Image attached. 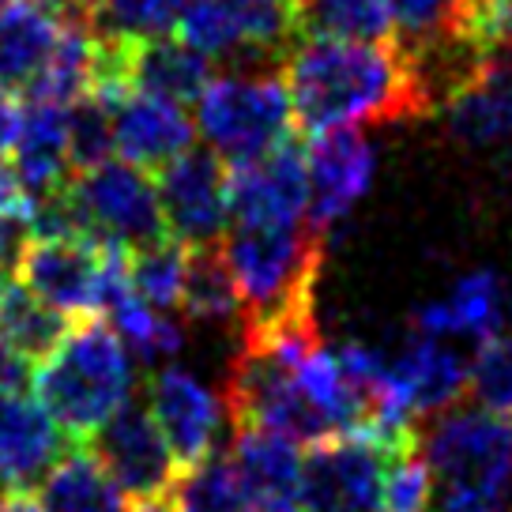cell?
<instances>
[{
  "label": "cell",
  "instance_id": "38",
  "mask_svg": "<svg viewBox=\"0 0 512 512\" xmlns=\"http://www.w3.org/2000/svg\"><path fill=\"white\" fill-rule=\"evenodd\" d=\"M132 512H177L170 501H147V505H136Z\"/></svg>",
  "mask_w": 512,
  "mask_h": 512
},
{
  "label": "cell",
  "instance_id": "14",
  "mask_svg": "<svg viewBox=\"0 0 512 512\" xmlns=\"http://www.w3.org/2000/svg\"><path fill=\"white\" fill-rule=\"evenodd\" d=\"M309 170V226L328 238V230L343 223L373 181V147L358 128L317 132L305 147Z\"/></svg>",
  "mask_w": 512,
  "mask_h": 512
},
{
  "label": "cell",
  "instance_id": "9",
  "mask_svg": "<svg viewBox=\"0 0 512 512\" xmlns=\"http://www.w3.org/2000/svg\"><path fill=\"white\" fill-rule=\"evenodd\" d=\"M110 245L83 234L27 238L16 256V283L68 320L95 317L102 309Z\"/></svg>",
  "mask_w": 512,
  "mask_h": 512
},
{
  "label": "cell",
  "instance_id": "13",
  "mask_svg": "<svg viewBox=\"0 0 512 512\" xmlns=\"http://www.w3.org/2000/svg\"><path fill=\"white\" fill-rule=\"evenodd\" d=\"M298 223H309V170L298 140H287L264 159L230 166V226Z\"/></svg>",
  "mask_w": 512,
  "mask_h": 512
},
{
  "label": "cell",
  "instance_id": "12",
  "mask_svg": "<svg viewBox=\"0 0 512 512\" xmlns=\"http://www.w3.org/2000/svg\"><path fill=\"white\" fill-rule=\"evenodd\" d=\"M147 407L159 422L166 445L174 452L177 467H196L219 452L226 403L219 392L185 366H159L147 381Z\"/></svg>",
  "mask_w": 512,
  "mask_h": 512
},
{
  "label": "cell",
  "instance_id": "40",
  "mask_svg": "<svg viewBox=\"0 0 512 512\" xmlns=\"http://www.w3.org/2000/svg\"><path fill=\"white\" fill-rule=\"evenodd\" d=\"M505 324H509V336H512V298H509V320Z\"/></svg>",
  "mask_w": 512,
  "mask_h": 512
},
{
  "label": "cell",
  "instance_id": "41",
  "mask_svg": "<svg viewBox=\"0 0 512 512\" xmlns=\"http://www.w3.org/2000/svg\"><path fill=\"white\" fill-rule=\"evenodd\" d=\"M0 294H4V290H0Z\"/></svg>",
  "mask_w": 512,
  "mask_h": 512
},
{
  "label": "cell",
  "instance_id": "32",
  "mask_svg": "<svg viewBox=\"0 0 512 512\" xmlns=\"http://www.w3.org/2000/svg\"><path fill=\"white\" fill-rule=\"evenodd\" d=\"M68 151L72 170H91L98 162L113 159V117L110 102L98 95H83L68 110Z\"/></svg>",
  "mask_w": 512,
  "mask_h": 512
},
{
  "label": "cell",
  "instance_id": "21",
  "mask_svg": "<svg viewBox=\"0 0 512 512\" xmlns=\"http://www.w3.org/2000/svg\"><path fill=\"white\" fill-rule=\"evenodd\" d=\"M64 19L46 12L42 4L23 0L12 8H0V91L27 95L46 64L57 53Z\"/></svg>",
  "mask_w": 512,
  "mask_h": 512
},
{
  "label": "cell",
  "instance_id": "2",
  "mask_svg": "<svg viewBox=\"0 0 512 512\" xmlns=\"http://www.w3.org/2000/svg\"><path fill=\"white\" fill-rule=\"evenodd\" d=\"M430 464V512H512V422L482 407H448L418 422Z\"/></svg>",
  "mask_w": 512,
  "mask_h": 512
},
{
  "label": "cell",
  "instance_id": "23",
  "mask_svg": "<svg viewBox=\"0 0 512 512\" xmlns=\"http://www.w3.org/2000/svg\"><path fill=\"white\" fill-rule=\"evenodd\" d=\"M38 505L46 512H132L128 494L87 445L64 448L61 460L38 482Z\"/></svg>",
  "mask_w": 512,
  "mask_h": 512
},
{
  "label": "cell",
  "instance_id": "8",
  "mask_svg": "<svg viewBox=\"0 0 512 512\" xmlns=\"http://www.w3.org/2000/svg\"><path fill=\"white\" fill-rule=\"evenodd\" d=\"M392 448L369 433H339L305 452L302 512H384Z\"/></svg>",
  "mask_w": 512,
  "mask_h": 512
},
{
  "label": "cell",
  "instance_id": "24",
  "mask_svg": "<svg viewBox=\"0 0 512 512\" xmlns=\"http://www.w3.org/2000/svg\"><path fill=\"white\" fill-rule=\"evenodd\" d=\"M189 0H83V23L98 42L140 46L155 38H170L185 16Z\"/></svg>",
  "mask_w": 512,
  "mask_h": 512
},
{
  "label": "cell",
  "instance_id": "7",
  "mask_svg": "<svg viewBox=\"0 0 512 512\" xmlns=\"http://www.w3.org/2000/svg\"><path fill=\"white\" fill-rule=\"evenodd\" d=\"M68 204L76 211L80 234L102 245L144 249L151 241L170 238L159 181L125 159H106L72 174Z\"/></svg>",
  "mask_w": 512,
  "mask_h": 512
},
{
  "label": "cell",
  "instance_id": "36",
  "mask_svg": "<svg viewBox=\"0 0 512 512\" xmlns=\"http://www.w3.org/2000/svg\"><path fill=\"white\" fill-rule=\"evenodd\" d=\"M19 125H23V106L16 102V95H4L0 91V162L16 151Z\"/></svg>",
  "mask_w": 512,
  "mask_h": 512
},
{
  "label": "cell",
  "instance_id": "22",
  "mask_svg": "<svg viewBox=\"0 0 512 512\" xmlns=\"http://www.w3.org/2000/svg\"><path fill=\"white\" fill-rule=\"evenodd\" d=\"M215 80V61L181 38H155L128 49V87L170 98L177 106H196Z\"/></svg>",
  "mask_w": 512,
  "mask_h": 512
},
{
  "label": "cell",
  "instance_id": "35",
  "mask_svg": "<svg viewBox=\"0 0 512 512\" xmlns=\"http://www.w3.org/2000/svg\"><path fill=\"white\" fill-rule=\"evenodd\" d=\"M23 241H27V226L19 219L0 215V290L8 287V275L16 272V256L23 249Z\"/></svg>",
  "mask_w": 512,
  "mask_h": 512
},
{
  "label": "cell",
  "instance_id": "19",
  "mask_svg": "<svg viewBox=\"0 0 512 512\" xmlns=\"http://www.w3.org/2000/svg\"><path fill=\"white\" fill-rule=\"evenodd\" d=\"M68 110L61 102L27 98L23 125L12 151V170L31 200H46L72 181V151H68Z\"/></svg>",
  "mask_w": 512,
  "mask_h": 512
},
{
  "label": "cell",
  "instance_id": "29",
  "mask_svg": "<svg viewBox=\"0 0 512 512\" xmlns=\"http://www.w3.org/2000/svg\"><path fill=\"white\" fill-rule=\"evenodd\" d=\"M170 505L177 512H249L245 494L230 471V460L219 452L177 475Z\"/></svg>",
  "mask_w": 512,
  "mask_h": 512
},
{
  "label": "cell",
  "instance_id": "31",
  "mask_svg": "<svg viewBox=\"0 0 512 512\" xmlns=\"http://www.w3.org/2000/svg\"><path fill=\"white\" fill-rule=\"evenodd\" d=\"M430 497L433 475L415 433L392 448L388 479H384V512H430Z\"/></svg>",
  "mask_w": 512,
  "mask_h": 512
},
{
  "label": "cell",
  "instance_id": "10",
  "mask_svg": "<svg viewBox=\"0 0 512 512\" xmlns=\"http://www.w3.org/2000/svg\"><path fill=\"white\" fill-rule=\"evenodd\" d=\"M87 448L98 456V464L110 471V479L128 494V501H170L177 486L174 452L162 437L151 407L140 400H128L113 418H106L87 441Z\"/></svg>",
  "mask_w": 512,
  "mask_h": 512
},
{
  "label": "cell",
  "instance_id": "34",
  "mask_svg": "<svg viewBox=\"0 0 512 512\" xmlns=\"http://www.w3.org/2000/svg\"><path fill=\"white\" fill-rule=\"evenodd\" d=\"M452 27L482 53H512V0H460Z\"/></svg>",
  "mask_w": 512,
  "mask_h": 512
},
{
  "label": "cell",
  "instance_id": "1",
  "mask_svg": "<svg viewBox=\"0 0 512 512\" xmlns=\"http://www.w3.org/2000/svg\"><path fill=\"white\" fill-rule=\"evenodd\" d=\"M283 83L294 125L309 136L430 113L411 61L396 42L305 34L283 64Z\"/></svg>",
  "mask_w": 512,
  "mask_h": 512
},
{
  "label": "cell",
  "instance_id": "17",
  "mask_svg": "<svg viewBox=\"0 0 512 512\" xmlns=\"http://www.w3.org/2000/svg\"><path fill=\"white\" fill-rule=\"evenodd\" d=\"M230 471L249 512H302V445L268 430H234Z\"/></svg>",
  "mask_w": 512,
  "mask_h": 512
},
{
  "label": "cell",
  "instance_id": "16",
  "mask_svg": "<svg viewBox=\"0 0 512 512\" xmlns=\"http://www.w3.org/2000/svg\"><path fill=\"white\" fill-rule=\"evenodd\" d=\"M72 445L34 392L0 396V497L27 494Z\"/></svg>",
  "mask_w": 512,
  "mask_h": 512
},
{
  "label": "cell",
  "instance_id": "11",
  "mask_svg": "<svg viewBox=\"0 0 512 512\" xmlns=\"http://www.w3.org/2000/svg\"><path fill=\"white\" fill-rule=\"evenodd\" d=\"M166 230L185 245H215L230 230V166L211 147H189L159 174Z\"/></svg>",
  "mask_w": 512,
  "mask_h": 512
},
{
  "label": "cell",
  "instance_id": "5",
  "mask_svg": "<svg viewBox=\"0 0 512 512\" xmlns=\"http://www.w3.org/2000/svg\"><path fill=\"white\" fill-rule=\"evenodd\" d=\"M177 34L215 64L238 72H272L268 64H279L283 72L309 31L302 0H189Z\"/></svg>",
  "mask_w": 512,
  "mask_h": 512
},
{
  "label": "cell",
  "instance_id": "15",
  "mask_svg": "<svg viewBox=\"0 0 512 512\" xmlns=\"http://www.w3.org/2000/svg\"><path fill=\"white\" fill-rule=\"evenodd\" d=\"M106 102H110L113 117V151L147 174L151 170L159 174L166 162L185 155L196 140V121L185 113V106H177L170 98L125 87L121 95L106 98Z\"/></svg>",
  "mask_w": 512,
  "mask_h": 512
},
{
  "label": "cell",
  "instance_id": "25",
  "mask_svg": "<svg viewBox=\"0 0 512 512\" xmlns=\"http://www.w3.org/2000/svg\"><path fill=\"white\" fill-rule=\"evenodd\" d=\"M181 309L196 324H234L241 317V290L223 253V241L189 245V275H185Z\"/></svg>",
  "mask_w": 512,
  "mask_h": 512
},
{
  "label": "cell",
  "instance_id": "20",
  "mask_svg": "<svg viewBox=\"0 0 512 512\" xmlns=\"http://www.w3.org/2000/svg\"><path fill=\"white\" fill-rule=\"evenodd\" d=\"M445 117L464 147H512V53H486L479 76L448 98Z\"/></svg>",
  "mask_w": 512,
  "mask_h": 512
},
{
  "label": "cell",
  "instance_id": "37",
  "mask_svg": "<svg viewBox=\"0 0 512 512\" xmlns=\"http://www.w3.org/2000/svg\"><path fill=\"white\" fill-rule=\"evenodd\" d=\"M0 512H46L31 494H4L0 497Z\"/></svg>",
  "mask_w": 512,
  "mask_h": 512
},
{
  "label": "cell",
  "instance_id": "30",
  "mask_svg": "<svg viewBox=\"0 0 512 512\" xmlns=\"http://www.w3.org/2000/svg\"><path fill=\"white\" fill-rule=\"evenodd\" d=\"M467 392L475 407L512 422V336H494L471 351Z\"/></svg>",
  "mask_w": 512,
  "mask_h": 512
},
{
  "label": "cell",
  "instance_id": "39",
  "mask_svg": "<svg viewBox=\"0 0 512 512\" xmlns=\"http://www.w3.org/2000/svg\"><path fill=\"white\" fill-rule=\"evenodd\" d=\"M12 4H23V0H0V8H12Z\"/></svg>",
  "mask_w": 512,
  "mask_h": 512
},
{
  "label": "cell",
  "instance_id": "27",
  "mask_svg": "<svg viewBox=\"0 0 512 512\" xmlns=\"http://www.w3.org/2000/svg\"><path fill=\"white\" fill-rule=\"evenodd\" d=\"M185 275H189V245L174 234L162 241H151L144 249H128V283L162 313L181 309L185 298Z\"/></svg>",
  "mask_w": 512,
  "mask_h": 512
},
{
  "label": "cell",
  "instance_id": "26",
  "mask_svg": "<svg viewBox=\"0 0 512 512\" xmlns=\"http://www.w3.org/2000/svg\"><path fill=\"white\" fill-rule=\"evenodd\" d=\"M68 328H72V320L57 309H49L46 302H38L31 290H23L19 283H8L0 294V339L19 358H27L34 369L57 351V343L68 336Z\"/></svg>",
  "mask_w": 512,
  "mask_h": 512
},
{
  "label": "cell",
  "instance_id": "6",
  "mask_svg": "<svg viewBox=\"0 0 512 512\" xmlns=\"http://www.w3.org/2000/svg\"><path fill=\"white\" fill-rule=\"evenodd\" d=\"M196 132L204 144L226 159V166H245L268 151L294 140V106H290L283 72H226L196 102Z\"/></svg>",
  "mask_w": 512,
  "mask_h": 512
},
{
  "label": "cell",
  "instance_id": "18",
  "mask_svg": "<svg viewBox=\"0 0 512 512\" xmlns=\"http://www.w3.org/2000/svg\"><path fill=\"white\" fill-rule=\"evenodd\" d=\"M505 320H509V290L501 275L494 268H475L464 279H456V287L445 298L418 305L415 332L479 347L486 339L501 336Z\"/></svg>",
  "mask_w": 512,
  "mask_h": 512
},
{
  "label": "cell",
  "instance_id": "4",
  "mask_svg": "<svg viewBox=\"0 0 512 512\" xmlns=\"http://www.w3.org/2000/svg\"><path fill=\"white\" fill-rule=\"evenodd\" d=\"M223 253L241 290V336L313 317L324 234L298 226H230Z\"/></svg>",
  "mask_w": 512,
  "mask_h": 512
},
{
  "label": "cell",
  "instance_id": "3",
  "mask_svg": "<svg viewBox=\"0 0 512 512\" xmlns=\"http://www.w3.org/2000/svg\"><path fill=\"white\" fill-rule=\"evenodd\" d=\"M132 354L110 320H72L57 351L34 369V396L46 403L72 445H87L95 430L132 400Z\"/></svg>",
  "mask_w": 512,
  "mask_h": 512
},
{
  "label": "cell",
  "instance_id": "28",
  "mask_svg": "<svg viewBox=\"0 0 512 512\" xmlns=\"http://www.w3.org/2000/svg\"><path fill=\"white\" fill-rule=\"evenodd\" d=\"M305 31L388 42L392 38V0H302Z\"/></svg>",
  "mask_w": 512,
  "mask_h": 512
},
{
  "label": "cell",
  "instance_id": "33",
  "mask_svg": "<svg viewBox=\"0 0 512 512\" xmlns=\"http://www.w3.org/2000/svg\"><path fill=\"white\" fill-rule=\"evenodd\" d=\"M460 0H392V42L415 49L456 23Z\"/></svg>",
  "mask_w": 512,
  "mask_h": 512
}]
</instances>
